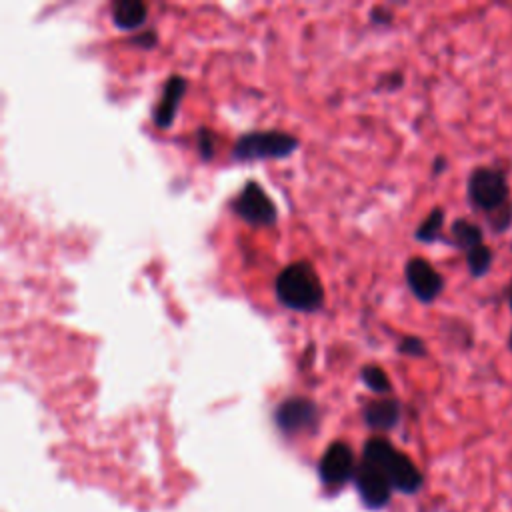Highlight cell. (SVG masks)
Wrapping results in <instances>:
<instances>
[{"instance_id": "cell-1", "label": "cell", "mask_w": 512, "mask_h": 512, "mask_svg": "<svg viewBox=\"0 0 512 512\" xmlns=\"http://www.w3.org/2000/svg\"><path fill=\"white\" fill-rule=\"evenodd\" d=\"M274 292L282 306L296 312H316L324 302L322 282L308 262H294L282 268Z\"/></svg>"}, {"instance_id": "cell-2", "label": "cell", "mask_w": 512, "mask_h": 512, "mask_svg": "<svg viewBox=\"0 0 512 512\" xmlns=\"http://www.w3.org/2000/svg\"><path fill=\"white\" fill-rule=\"evenodd\" d=\"M468 204L486 218L512 206V188L508 172L498 164H482L470 170L466 178Z\"/></svg>"}, {"instance_id": "cell-3", "label": "cell", "mask_w": 512, "mask_h": 512, "mask_svg": "<svg viewBox=\"0 0 512 512\" xmlns=\"http://www.w3.org/2000/svg\"><path fill=\"white\" fill-rule=\"evenodd\" d=\"M364 460L376 464L386 474L392 488L412 494L422 486V474L416 464L384 438H372L364 444Z\"/></svg>"}, {"instance_id": "cell-4", "label": "cell", "mask_w": 512, "mask_h": 512, "mask_svg": "<svg viewBox=\"0 0 512 512\" xmlns=\"http://www.w3.org/2000/svg\"><path fill=\"white\" fill-rule=\"evenodd\" d=\"M298 148V138L280 130H256L240 136L232 148V158L236 162L254 160H274L294 154Z\"/></svg>"}, {"instance_id": "cell-5", "label": "cell", "mask_w": 512, "mask_h": 512, "mask_svg": "<svg viewBox=\"0 0 512 512\" xmlns=\"http://www.w3.org/2000/svg\"><path fill=\"white\" fill-rule=\"evenodd\" d=\"M232 212L252 226H272L276 222V206L258 182H246L232 200Z\"/></svg>"}, {"instance_id": "cell-6", "label": "cell", "mask_w": 512, "mask_h": 512, "mask_svg": "<svg viewBox=\"0 0 512 512\" xmlns=\"http://www.w3.org/2000/svg\"><path fill=\"white\" fill-rule=\"evenodd\" d=\"M404 278L414 298L422 304H432L444 292V276L426 258H410L404 266Z\"/></svg>"}, {"instance_id": "cell-7", "label": "cell", "mask_w": 512, "mask_h": 512, "mask_svg": "<svg viewBox=\"0 0 512 512\" xmlns=\"http://www.w3.org/2000/svg\"><path fill=\"white\" fill-rule=\"evenodd\" d=\"M276 424L282 432L286 434H298L308 428L316 426L318 420V408L312 400L294 396L286 398L278 408H276Z\"/></svg>"}, {"instance_id": "cell-8", "label": "cell", "mask_w": 512, "mask_h": 512, "mask_svg": "<svg viewBox=\"0 0 512 512\" xmlns=\"http://www.w3.org/2000/svg\"><path fill=\"white\" fill-rule=\"evenodd\" d=\"M356 484L364 502L370 506H382L390 498V480L370 460H362V464L356 468Z\"/></svg>"}, {"instance_id": "cell-9", "label": "cell", "mask_w": 512, "mask_h": 512, "mask_svg": "<svg viewBox=\"0 0 512 512\" xmlns=\"http://www.w3.org/2000/svg\"><path fill=\"white\" fill-rule=\"evenodd\" d=\"M318 470L326 484L338 486V484L346 482L354 470V456H352V450L348 448V444H344V442L330 444L320 460Z\"/></svg>"}, {"instance_id": "cell-10", "label": "cell", "mask_w": 512, "mask_h": 512, "mask_svg": "<svg viewBox=\"0 0 512 512\" xmlns=\"http://www.w3.org/2000/svg\"><path fill=\"white\" fill-rule=\"evenodd\" d=\"M186 80L182 76H170L162 88V96L158 100V104L154 106V112H152V118H154V124L162 130L170 128L174 118H176V112H178V106L182 102V96L186 92Z\"/></svg>"}, {"instance_id": "cell-11", "label": "cell", "mask_w": 512, "mask_h": 512, "mask_svg": "<svg viewBox=\"0 0 512 512\" xmlns=\"http://www.w3.org/2000/svg\"><path fill=\"white\" fill-rule=\"evenodd\" d=\"M364 422L376 430H390L400 420V402L394 398H378L364 406Z\"/></svg>"}, {"instance_id": "cell-12", "label": "cell", "mask_w": 512, "mask_h": 512, "mask_svg": "<svg viewBox=\"0 0 512 512\" xmlns=\"http://www.w3.org/2000/svg\"><path fill=\"white\" fill-rule=\"evenodd\" d=\"M448 244L462 250L464 254L480 244H484V228L468 218H456L450 224Z\"/></svg>"}, {"instance_id": "cell-13", "label": "cell", "mask_w": 512, "mask_h": 512, "mask_svg": "<svg viewBox=\"0 0 512 512\" xmlns=\"http://www.w3.org/2000/svg\"><path fill=\"white\" fill-rule=\"evenodd\" d=\"M148 18V6L140 0H118L112 6V20L120 30H136Z\"/></svg>"}, {"instance_id": "cell-14", "label": "cell", "mask_w": 512, "mask_h": 512, "mask_svg": "<svg viewBox=\"0 0 512 512\" xmlns=\"http://www.w3.org/2000/svg\"><path fill=\"white\" fill-rule=\"evenodd\" d=\"M446 224V210L442 206H434L426 218L420 222V226L414 230V238L422 244H434L444 242L442 230Z\"/></svg>"}, {"instance_id": "cell-15", "label": "cell", "mask_w": 512, "mask_h": 512, "mask_svg": "<svg viewBox=\"0 0 512 512\" xmlns=\"http://www.w3.org/2000/svg\"><path fill=\"white\" fill-rule=\"evenodd\" d=\"M464 260H466V268H468V274L476 280L488 276V272L492 270L494 266V250L492 246H488L486 242L468 250L464 254Z\"/></svg>"}, {"instance_id": "cell-16", "label": "cell", "mask_w": 512, "mask_h": 512, "mask_svg": "<svg viewBox=\"0 0 512 512\" xmlns=\"http://www.w3.org/2000/svg\"><path fill=\"white\" fill-rule=\"evenodd\" d=\"M360 378L364 382V386H368L372 392L376 394H386L392 390V384H390V378L388 374L376 366V364H368L360 370Z\"/></svg>"}, {"instance_id": "cell-17", "label": "cell", "mask_w": 512, "mask_h": 512, "mask_svg": "<svg viewBox=\"0 0 512 512\" xmlns=\"http://www.w3.org/2000/svg\"><path fill=\"white\" fill-rule=\"evenodd\" d=\"M398 354L402 356H410V358H426L428 356V346L420 336L414 334H406L400 338V342L396 344Z\"/></svg>"}, {"instance_id": "cell-18", "label": "cell", "mask_w": 512, "mask_h": 512, "mask_svg": "<svg viewBox=\"0 0 512 512\" xmlns=\"http://www.w3.org/2000/svg\"><path fill=\"white\" fill-rule=\"evenodd\" d=\"M198 140V148L204 160H210L214 156V140H212V132L208 128H200L196 134Z\"/></svg>"}, {"instance_id": "cell-19", "label": "cell", "mask_w": 512, "mask_h": 512, "mask_svg": "<svg viewBox=\"0 0 512 512\" xmlns=\"http://www.w3.org/2000/svg\"><path fill=\"white\" fill-rule=\"evenodd\" d=\"M156 34L152 32V30H148V32H144V34H140V36H136L132 42L134 44H138V46H142V48H152L154 44H156Z\"/></svg>"}, {"instance_id": "cell-20", "label": "cell", "mask_w": 512, "mask_h": 512, "mask_svg": "<svg viewBox=\"0 0 512 512\" xmlns=\"http://www.w3.org/2000/svg\"><path fill=\"white\" fill-rule=\"evenodd\" d=\"M370 16H372V20H376L378 24H388V22L392 20V14L386 12L384 8H374V10L370 12Z\"/></svg>"}, {"instance_id": "cell-21", "label": "cell", "mask_w": 512, "mask_h": 512, "mask_svg": "<svg viewBox=\"0 0 512 512\" xmlns=\"http://www.w3.org/2000/svg\"><path fill=\"white\" fill-rule=\"evenodd\" d=\"M448 168V160L444 156H436L432 162V176H440L442 172H446Z\"/></svg>"}, {"instance_id": "cell-22", "label": "cell", "mask_w": 512, "mask_h": 512, "mask_svg": "<svg viewBox=\"0 0 512 512\" xmlns=\"http://www.w3.org/2000/svg\"><path fill=\"white\" fill-rule=\"evenodd\" d=\"M506 298H508V308H510V312H512V280H510V284H508V290H506Z\"/></svg>"}, {"instance_id": "cell-23", "label": "cell", "mask_w": 512, "mask_h": 512, "mask_svg": "<svg viewBox=\"0 0 512 512\" xmlns=\"http://www.w3.org/2000/svg\"><path fill=\"white\" fill-rule=\"evenodd\" d=\"M506 348H508V352L512 354V328H510V332H508V338H506Z\"/></svg>"}]
</instances>
